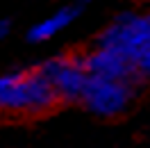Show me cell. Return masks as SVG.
<instances>
[{
	"label": "cell",
	"instance_id": "obj_5",
	"mask_svg": "<svg viewBox=\"0 0 150 148\" xmlns=\"http://www.w3.org/2000/svg\"><path fill=\"white\" fill-rule=\"evenodd\" d=\"M84 66H86V73L91 75L127 80V82H134V78L139 75L137 66L132 62H127L125 57L116 55L112 50H105V48H96L89 57H84Z\"/></svg>",
	"mask_w": 150,
	"mask_h": 148
},
{
	"label": "cell",
	"instance_id": "obj_4",
	"mask_svg": "<svg viewBox=\"0 0 150 148\" xmlns=\"http://www.w3.org/2000/svg\"><path fill=\"white\" fill-rule=\"evenodd\" d=\"M41 73L50 82L57 100H80L89 75L80 57H55L41 66Z\"/></svg>",
	"mask_w": 150,
	"mask_h": 148
},
{
	"label": "cell",
	"instance_id": "obj_2",
	"mask_svg": "<svg viewBox=\"0 0 150 148\" xmlns=\"http://www.w3.org/2000/svg\"><path fill=\"white\" fill-rule=\"evenodd\" d=\"M98 48L112 50L137 66L141 55L150 48V16H139V14L118 16L100 34Z\"/></svg>",
	"mask_w": 150,
	"mask_h": 148
},
{
	"label": "cell",
	"instance_id": "obj_6",
	"mask_svg": "<svg viewBox=\"0 0 150 148\" xmlns=\"http://www.w3.org/2000/svg\"><path fill=\"white\" fill-rule=\"evenodd\" d=\"M75 18H77V9L75 7H62L55 14H50L46 18H41L39 23H34L28 32V39L34 41V43H43L48 39L57 37L59 32H64Z\"/></svg>",
	"mask_w": 150,
	"mask_h": 148
},
{
	"label": "cell",
	"instance_id": "obj_3",
	"mask_svg": "<svg viewBox=\"0 0 150 148\" xmlns=\"http://www.w3.org/2000/svg\"><path fill=\"white\" fill-rule=\"evenodd\" d=\"M132 98V82L100 75H86L80 100L98 116H118Z\"/></svg>",
	"mask_w": 150,
	"mask_h": 148
},
{
	"label": "cell",
	"instance_id": "obj_1",
	"mask_svg": "<svg viewBox=\"0 0 150 148\" xmlns=\"http://www.w3.org/2000/svg\"><path fill=\"white\" fill-rule=\"evenodd\" d=\"M55 102L57 96L41 68L0 75V112L5 114H43Z\"/></svg>",
	"mask_w": 150,
	"mask_h": 148
},
{
	"label": "cell",
	"instance_id": "obj_7",
	"mask_svg": "<svg viewBox=\"0 0 150 148\" xmlns=\"http://www.w3.org/2000/svg\"><path fill=\"white\" fill-rule=\"evenodd\" d=\"M137 71H139L141 75H146L150 80V48L141 55V59H139V64H137Z\"/></svg>",
	"mask_w": 150,
	"mask_h": 148
},
{
	"label": "cell",
	"instance_id": "obj_8",
	"mask_svg": "<svg viewBox=\"0 0 150 148\" xmlns=\"http://www.w3.org/2000/svg\"><path fill=\"white\" fill-rule=\"evenodd\" d=\"M11 34V23L7 18H2L0 21V39H7Z\"/></svg>",
	"mask_w": 150,
	"mask_h": 148
}]
</instances>
